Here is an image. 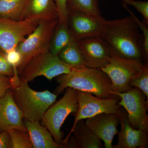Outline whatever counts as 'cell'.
Returning a JSON list of instances; mask_svg holds the SVG:
<instances>
[{"instance_id":"obj_1","label":"cell","mask_w":148,"mask_h":148,"mask_svg":"<svg viewBox=\"0 0 148 148\" xmlns=\"http://www.w3.org/2000/svg\"><path fill=\"white\" fill-rule=\"evenodd\" d=\"M101 37L116 55L128 59L142 60L144 58L143 35L131 15L121 19L106 20Z\"/></svg>"},{"instance_id":"obj_2","label":"cell","mask_w":148,"mask_h":148,"mask_svg":"<svg viewBox=\"0 0 148 148\" xmlns=\"http://www.w3.org/2000/svg\"><path fill=\"white\" fill-rule=\"evenodd\" d=\"M58 86L55 90L58 95L66 88L91 93L101 98H116L112 93V82L108 76L101 69L86 67L73 69L68 74L58 76Z\"/></svg>"},{"instance_id":"obj_3","label":"cell","mask_w":148,"mask_h":148,"mask_svg":"<svg viewBox=\"0 0 148 148\" xmlns=\"http://www.w3.org/2000/svg\"><path fill=\"white\" fill-rule=\"evenodd\" d=\"M14 100L24 116L29 121H40L48 109L55 103L57 94L49 90L36 91L28 82L20 80L11 89Z\"/></svg>"},{"instance_id":"obj_4","label":"cell","mask_w":148,"mask_h":148,"mask_svg":"<svg viewBox=\"0 0 148 148\" xmlns=\"http://www.w3.org/2000/svg\"><path fill=\"white\" fill-rule=\"evenodd\" d=\"M58 22V19L39 21L34 31L18 45L16 49L21 56L17 68L18 75L33 57L49 51L51 38Z\"/></svg>"},{"instance_id":"obj_5","label":"cell","mask_w":148,"mask_h":148,"mask_svg":"<svg viewBox=\"0 0 148 148\" xmlns=\"http://www.w3.org/2000/svg\"><path fill=\"white\" fill-rule=\"evenodd\" d=\"M65 89L63 97L48 109L42 119L43 124L58 144L63 142L61 128L64 121L69 114L76 113L78 108L76 90L70 87Z\"/></svg>"},{"instance_id":"obj_6","label":"cell","mask_w":148,"mask_h":148,"mask_svg":"<svg viewBox=\"0 0 148 148\" xmlns=\"http://www.w3.org/2000/svg\"><path fill=\"white\" fill-rule=\"evenodd\" d=\"M144 65L140 59L123 58L114 53L108 64L101 70L110 79L114 94L115 92H126L132 88L130 82L140 73Z\"/></svg>"},{"instance_id":"obj_7","label":"cell","mask_w":148,"mask_h":148,"mask_svg":"<svg viewBox=\"0 0 148 148\" xmlns=\"http://www.w3.org/2000/svg\"><path fill=\"white\" fill-rule=\"evenodd\" d=\"M73 69L61 61L58 56L52 55L49 51L33 57L22 70L19 76L21 81L28 82L41 76L51 80L55 77L69 73Z\"/></svg>"},{"instance_id":"obj_8","label":"cell","mask_w":148,"mask_h":148,"mask_svg":"<svg viewBox=\"0 0 148 148\" xmlns=\"http://www.w3.org/2000/svg\"><path fill=\"white\" fill-rule=\"evenodd\" d=\"M114 94L119 96V105L125 110L130 125L147 132L148 101L144 92L138 88L132 87L126 92Z\"/></svg>"},{"instance_id":"obj_9","label":"cell","mask_w":148,"mask_h":148,"mask_svg":"<svg viewBox=\"0 0 148 148\" xmlns=\"http://www.w3.org/2000/svg\"><path fill=\"white\" fill-rule=\"evenodd\" d=\"M76 90L78 108L71 131L79 121L93 117L99 114H118L119 113L121 108L118 104L120 99L99 98L89 92Z\"/></svg>"},{"instance_id":"obj_10","label":"cell","mask_w":148,"mask_h":148,"mask_svg":"<svg viewBox=\"0 0 148 148\" xmlns=\"http://www.w3.org/2000/svg\"><path fill=\"white\" fill-rule=\"evenodd\" d=\"M38 23L30 18L14 20L0 17V49L5 53L16 49L34 31Z\"/></svg>"},{"instance_id":"obj_11","label":"cell","mask_w":148,"mask_h":148,"mask_svg":"<svg viewBox=\"0 0 148 148\" xmlns=\"http://www.w3.org/2000/svg\"><path fill=\"white\" fill-rule=\"evenodd\" d=\"M106 20L81 11L69 10V27L77 40L101 37Z\"/></svg>"},{"instance_id":"obj_12","label":"cell","mask_w":148,"mask_h":148,"mask_svg":"<svg viewBox=\"0 0 148 148\" xmlns=\"http://www.w3.org/2000/svg\"><path fill=\"white\" fill-rule=\"evenodd\" d=\"M77 42L86 67L101 69L108 64L114 54L110 45L101 37L77 40Z\"/></svg>"},{"instance_id":"obj_13","label":"cell","mask_w":148,"mask_h":148,"mask_svg":"<svg viewBox=\"0 0 148 148\" xmlns=\"http://www.w3.org/2000/svg\"><path fill=\"white\" fill-rule=\"evenodd\" d=\"M119 118L117 114L103 113L86 119V124L104 143L106 148H113L112 141L118 133Z\"/></svg>"},{"instance_id":"obj_14","label":"cell","mask_w":148,"mask_h":148,"mask_svg":"<svg viewBox=\"0 0 148 148\" xmlns=\"http://www.w3.org/2000/svg\"><path fill=\"white\" fill-rule=\"evenodd\" d=\"M121 130L118 142L113 148H146L148 147L147 132L135 129L129 124L126 111L121 108L119 114Z\"/></svg>"},{"instance_id":"obj_15","label":"cell","mask_w":148,"mask_h":148,"mask_svg":"<svg viewBox=\"0 0 148 148\" xmlns=\"http://www.w3.org/2000/svg\"><path fill=\"white\" fill-rule=\"evenodd\" d=\"M24 116L14 100L11 89L0 98V131L18 129L27 131Z\"/></svg>"},{"instance_id":"obj_16","label":"cell","mask_w":148,"mask_h":148,"mask_svg":"<svg viewBox=\"0 0 148 148\" xmlns=\"http://www.w3.org/2000/svg\"><path fill=\"white\" fill-rule=\"evenodd\" d=\"M66 147L100 148L103 147L102 140L87 127L83 120L77 123L69 135L63 140Z\"/></svg>"},{"instance_id":"obj_17","label":"cell","mask_w":148,"mask_h":148,"mask_svg":"<svg viewBox=\"0 0 148 148\" xmlns=\"http://www.w3.org/2000/svg\"><path fill=\"white\" fill-rule=\"evenodd\" d=\"M24 124L34 148H66V145L55 142L47 127L40 121H31L24 119Z\"/></svg>"},{"instance_id":"obj_18","label":"cell","mask_w":148,"mask_h":148,"mask_svg":"<svg viewBox=\"0 0 148 148\" xmlns=\"http://www.w3.org/2000/svg\"><path fill=\"white\" fill-rule=\"evenodd\" d=\"M24 18L38 21L58 19L54 0H29Z\"/></svg>"},{"instance_id":"obj_19","label":"cell","mask_w":148,"mask_h":148,"mask_svg":"<svg viewBox=\"0 0 148 148\" xmlns=\"http://www.w3.org/2000/svg\"><path fill=\"white\" fill-rule=\"evenodd\" d=\"M77 40L69 26L58 22L53 32L51 40L49 51L52 55L58 56L64 48Z\"/></svg>"},{"instance_id":"obj_20","label":"cell","mask_w":148,"mask_h":148,"mask_svg":"<svg viewBox=\"0 0 148 148\" xmlns=\"http://www.w3.org/2000/svg\"><path fill=\"white\" fill-rule=\"evenodd\" d=\"M58 56L61 61L73 69H82L86 67L77 40L64 48Z\"/></svg>"},{"instance_id":"obj_21","label":"cell","mask_w":148,"mask_h":148,"mask_svg":"<svg viewBox=\"0 0 148 148\" xmlns=\"http://www.w3.org/2000/svg\"><path fill=\"white\" fill-rule=\"evenodd\" d=\"M29 1L0 0V17L23 20Z\"/></svg>"},{"instance_id":"obj_22","label":"cell","mask_w":148,"mask_h":148,"mask_svg":"<svg viewBox=\"0 0 148 148\" xmlns=\"http://www.w3.org/2000/svg\"><path fill=\"white\" fill-rule=\"evenodd\" d=\"M100 0H68L69 10L81 11L96 16H101L99 6Z\"/></svg>"},{"instance_id":"obj_23","label":"cell","mask_w":148,"mask_h":148,"mask_svg":"<svg viewBox=\"0 0 148 148\" xmlns=\"http://www.w3.org/2000/svg\"><path fill=\"white\" fill-rule=\"evenodd\" d=\"M13 148H33L32 140L27 131L13 129L8 131Z\"/></svg>"},{"instance_id":"obj_24","label":"cell","mask_w":148,"mask_h":148,"mask_svg":"<svg viewBox=\"0 0 148 148\" xmlns=\"http://www.w3.org/2000/svg\"><path fill=\"white\" fill-rule=\"evenodd\" d=\"M130 86L137 87L142 90L148 101V63L144 64L143 69L131 81Z\"/></svg>"},{"instance_id":"obj_25","label":"cell","mask_w":148,"mask_h":148,"mask_svg":"<svg viewBox=\"0 0 148 148\" xmlns=\"http://www.w3.org/2000/svg\"><path fill=\"white\" fill-rule=\"evenodd\" d=\"M123 7L128 11L130 15L133 17L134 20L138 24L139 29L142 31L143 35V57L146 60L147 59L148 57V29L147 26L140 21L136 16L128 8L127 5L122 3Z\"/></svg>"},{"instance_id":"obj_26","label":"cell","mask_w":148,"mask_h":148,"mask_svg":"<svg viewBox=\"0 0 148 148\" xmlns=\"http://www.w3.org/2000/svg\"><path fill=\"white\" fill-rule=\"evenodd\" d=\"M6 56L9 63L13 69L14 75L12 78L15 80L19 78L17 68L21 61V56L18 51L15 49H13L6 53Z\"/></svg>"},{"instance_id":"obj_27","label":"cell","mask_w":148,"mask_h":148,"mask_svg":"<svg viewBox=\"0 0 148 148\" xmlns=\"http://www.w3.org/2000/svg\"><path fill=\"white\" fill-rule=\"evenodd\" d=\"M126 5H129L135 8L141 13L143 17L144 24L147 26L148 24V2L137 1L135 0H121Z\"/></svg>"},{"instance_id":"obj_28","label":"cell","mask_w":148,"mask_h":148,"mask_svg":"<svg viewBox=\"0 0 148 148\" xmlns=\"http://www.w3.org/2000/svg\"><path fill=\"white\" fill-rule=\"evenodd\" d=\"M58 11L59 22L69 26L68 0H54Z\"/></svg>"},{"instance_id":"obj_29","label":"cell","mask_w":148,"mask_h":148,"mask_svg":"<svg viewBox=\"0 0 148 148\" xmlns=\"http://www.w3.org/2000/svg\"><path fill=\"white\" fill-rule=\"evenodd\" d=\"M0 74L9 77L13 76V70L9 63L6 56V53L0 49Z\"/></svg>"},{"instance_id":"obj_30","label":"cell","mask_w":148,"mask_h":148,"mask_svg":"<svg viewBox=\"0 0 148 148\" xmlns=\"http://www.w3.org/2000/svg\"><path fill=\"white\" fill-rule=\"evenodd\" d=\"M13 88L12 77L0 74V98Z\"/></svg>"},{"instance_id":"obj_31","label":"cell","mask_w":148,"mask_h":148,"mask_svg":"<svg viewBox=\"0 0 148 148\" xmlns=\"http://www.w3.org/2000/svg\"><path fill=\"white\" fill-rule=\"evenodd\" d=\"M0 148H13L8 131H3L0 132Z\"/></svg>"}]
</instances>
